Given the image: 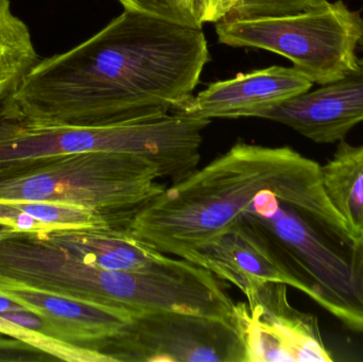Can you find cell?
Instances as JSON below:
<instances>
[{"mask_svg":"<svg viewBox=\"0 0 363 362\" xmlns=\"http://www.w3.org/2000/svg\"><path fill=\"white\" fill-rule=\"evenodd\" d=\"M211 60L201 27L125 10L89 40L38 60L0 115L99 127L176 112Z\"/></svg>","mask_w":363,"mask_h":362,"instance_id":"1","label":"cell"},{"mask_svg":"<svg viewBox=\"0 0 363 362\" xmlns=\"http://www.w3.org/2000/svg\"><path fill=\"white\" fill-rule=\"evenodd\" d=\"M0 276L133 314L174 310L236 323L225 282L204 268L184 274L99 269L38 234L12 232L0 240Z\"/></svg>","mask_w":363,"mask_h":362,"instance_id":"2","label":"cell"},{"mask_svg":"<svg viewBox=\"0 0 363 362\" xmlns=\"http://www.w3.org/2000/svg\"><path fill=\"white\" fill-rule=\"evenodd\" d=\"M153 162L130 153L83 152L0 166V199L74 204L123 227L166 185Z\"/></svg>","mask_w":363,"mask_h":362,"instance_id":"3","label":"cell"},{"mask_svg":"<svg viewBox=\"0 0 363 362\" xmlns=\"http://www.w3.org/2000/svg\"><path fill=\"white\" fill-rule=\"evenodd\" d=\"M218 40L235 48L262 49L287 57L313 84L338 80L357 65L363 47V16L342 0L296 14L224 18Z\"/></svg>","mask_w":363,"mask_h":362,"instance_id":"4","label":"cell"},{"mask_svg":"<svg viewBox=\"0 0 363 362\" xmlns=\"http://www.w3.org/2000/svg\"><path fill=\"white\" fill-rule=\"evenodd\" d=\"M94 350L111 362H245L236 323L174 310L133 314Z\"/></svg>","mask_w":363,"mask_h":362,"instance_id":"5","label":"cell"},{"mask_svg":"<svg viewBox=\"0 0 363 362\" xmlns=\"http://www.w3.org/2000/svg\"><path fill=\"white\" fill-rule=\"evenodd\" d=\"M287 285L267 282L235 304V318L245 349V362H332L319 321L289 303Z\"/></svg>","mask_w":363,"mask_h":362,"instance_id":"6","label":"cell"},{"mask_svg":"<svg viewBox=\"0 0 363 362\" xmlns=\"http://www.w3.org/2000/svg\"><path fill=\"white\" fill-rule=\"evenodd\" d=\"M189 263L234 285L243 295L262 283H283L308 295L306 286L281 256L264 227L247 217L196 250Z\"/></svg>","mask_w":363,"mask_h":362,"instance_id":"7","label":"cell"},{"mask_svg":"<svg viewBox=\"0 0 363 362\" xmlns=\"http://www.w3.org/2000/svg\"><path fill=\"white\" fill-rule=\"evenodd\" d=\"M260 118L287 125L317 144L341 142L363 123V59L342 78L286 100Z\"/></svg>","mask_w":363,"mask_h":362,"instance_id":"8","label":"cell"},{"mask_svg":"<svg viewBox=\"0 0 363 362\" xmlns=\"http://www.w3.org/2000/svg\"><path fill=\"white\" fill-rule=\"evenodd\" d=\"M313 82L294 67L270 66L211 83L177 113L196 118H260L262 113L301 94Z\"/></svg>","mask_w":363,"mask_h":362,"instance_id":"9","label":"cell"},{"mask_svg":"<svg viewBox=\"0 0 363 362\" xmlns=\"http://www.w3.org/2000/svg\"><path fill=\"white\" fill-rule=\"evenodd\" d=\"M0 295L45 319L47 337L91 349L118 333L133 312L78 301L0 276Z\"/></svg>","mask_w":363,"mask_h":362,"instance_id":"10","label":"cell"},{"mask_svg":"<svg viewBox=\"0 0 363 362\" xmlns=\"http://www.w3.org/2000/svg\"><path fill=\"white\" fill-rule=\"evenodd\" d=\"M87 265L111 271L148 274H184L199 266L153 250L123 227L61 230L43 234Z\"/></svg>","mask_w":363,"mask_h":362,"instance_id":"11","label":"cell"},{"mask_svg":"<svg viewBox=\"0 0 363 362\" xmlns=\"http://www.w3.org/2000/svg\"><path fill=\"white\" fill-rule=\"evenodd\" d=\"M322 184L335 210L339 213L358 244L363 242V145L345 140L324 165H320Z\"/></svg>","mask_w":363,"mask_h":362,"instance_id":"12","label":"cell"},{"mask_svg":"<svg viewBox=\"0 0 363 362\" xmlns=\"http://www.w3.org/2000/svg\"><path fill=\"white\" fill-rule=\"evenodd\" d=\"M38 62L29 28L12 12L10 0H0V103Z\"/></svg>","mask_w":363,"mask_h":362,"instance_id":"13","label":"cell"},{"mask_svg":"<svg viewBox=\"0 0 363 362\" xmlns=\"http://www.w3.org/2000/svg\"><path fill=\"white\" fill-rule=\"evenodd\" d=\"M0 333L35 346L57 361L67 362H111L106 355L91 349L82 348L67 342L47 337L36 332L23 329L0 316Z\"/></svg>","mask_w":363,"mask_h":362,"instance_id":"14","label":"cell"},{"mask_svg":"<svg viewBox=\"0 0 363 362\" xmlns=\"http://www.w3.org/2000/svg\"><path fill=\"white\" fill-rule=\"evenodd\" d=\"M328 1V0H239L224 18L247 19L284 16L319 8Z\"/></svg>","mask_w":363,"mask_h":362,"instance_id":"15","label":"cell"},{"mask_svg":"<svg viewBox=\"0 0 363 362\" xmlns=\"http://www.w3.org/2000/svg\"><path fill=\"white\" fill-rule=\"evenodd\" d=\"M125 10L160 17L181 25L201 27L192 15L188 0H117Z\"/></svg>","mask_w":363,"mask_h":362,"instance_id":"16","label":"cell"},{"mask_svg":"<svg viewBox=\"0 0 363 362\" xmlns=\"http://www.w3.org/2000/svg\"><path fill=\"white\" fill-rule=\"evenodd\" d=\"M0 227L18 233L48 234L52 229L34 219L13 204L9 199H0Z\"/></svg>","mask_w":363,"mask_h":362,"instance_id":"17","label":"cell"},{"mask_svg":"<svg viewBox=\"0 0 363 362\" xmlns=\"http://www.w3.org/2000/svg\"><path fill=\"white\" fill-rule=\"evenodd\" d=\"M55 357L35 346L0 333V361H55Z\"/></svg>","mask_w":363,"mask_h":362,"instance_id":"18","label":"cell"},{"mask_svg":"<svg viewBox=\"0 0 363 362\" xmlns=\"http://www.w3.org/2000/svg\"><path fill=\"white\" fill-rule=\"evenodd\" d=\"M192 15L203 26L206 23H217L218 0H188Z\"/></svg>","mask_w":363,"mask_h":362,"instance_id":"19","label":"cell"},{"mask_svg":"<svg viewBox=\"0 0 363 362\" xmlns=\"http://www.w3.org/2000/svg\"><path fill=\"white\" fill-rule=\"evenodd\" d=\"M21 310H27L19 304L15 303L12 300L8 299L4 295H0V316L6 312H21Z\"/></svg>","mask_w":363,"mask_h":362,"instance_id":"20","label":"cell"},{"mask_svg":"<svg viewBox=\"0 0 363 362\" xmlns=\"http://www.w3.org/2000/svg\"><path fill=\"white\" fill-rule=\"evenodd\" d=\"M239 0H218L217 14L218 21L223 19L233 8L236 6Z\"/></svg>","mask_w":363,"mask_h":362,"instance_id":"21","label":"cell"},{"mask_svg":"<svg viewBox=\"0 0 363 362\" xmlns=\"http://www.w3.org/2000/svg\"><path fill=\"white\" fill-rule=\"evenodd\" d=\"M12 230L6 229V227H0V240L2 239V238L6 237L8 234L12 233Z\"/></svg>","mask_w":363,"mask_h":362,"instance_id":"22","label":"cell"},{"mask_svg":"<svg viewBox=\"0 0 363 362\" xmlns=\"http://www.w3.org/2000/svg\"><path fill=\"white\" fill-rule=\"evenodd\" d=\"M360 248H362V256H363V242L362 244H360Z\"/></svg>","mask_w":363,"mask_h":362,"instance_id":"23","label":"cell"}]
</instances>
